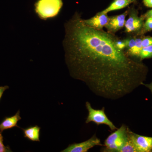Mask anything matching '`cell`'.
Listing matches in <instances>:
<instances>
[{
    "label": "cell",
    "mask_w": 152,
    "mask_h": 152,
    "mask_svg": "<svg viewBox=\"0 0 152 152\" xmlns=\"http://www.w3.org/2000/svg\"><path fill=\"white\" fill-rule=\"evenodd\" d=\"M64 27L63 45L71 76L84 82L95 95L118 100L146 80L148 67L119 49L114 34L87 26L77 12Z\"/></svg>",
    "instance_id": "obj_1"
},
{
    "label": "cell",
    "mask_w": 152,
    "mask_h": 152,
    "mask_svg": "<svg viewBox=\"0 0 152 152\" xmlns=\"http://www.w3.org/2000/svg\"><path fill=\"white\" fill-rule=\"evenodd\" d=\"M129 128L123 124L115 130L106 139L104 143L105 148L101 149L104 152H118L127 140L128 132Z\"/></svg>",
    "instance_id": "obj_2"
},
{
    "label": "cell",
    "mask_w": 152,
    "mask_h": 152,
    "mask_svg": "<svg viewBox=\"0 0 152 152\" xmlns=\"http://www.w3.org/2000/svg\"><path fill=\"white\" fill-rule=\"evenodd\" d=\"M62 6V0H39L35 4V11L40 18L47 19L57 15Z\"/></svg>",
    "instance_id": "obj_3"
},
{
    "label": "cell",
    "mask_w": 152,
    "mask_h": 152,
    "mask_svg": "<svg viewBox=\"0 0 152 152\" xmlns=\"http://www.w3.org/2000/svg\"><path fill=\"white\" fill-rule=\"evenodd\" d=\"M86 106L88 112V115L86 120V124L93 122L98 126L101 124L107 125L112 131H115L118 129L106 115L104 107L101 110H96L93 108L88 102H86Z\"/></svg>",
    "instance_id": "obj_4"
},
{
    "label": "cell",
    "mask_w": 152,
    "mask_h": 152,
    "mask_svg": "<svg viewBox=\"0 0 152 152\" xmlns=\"http://www.w3.org/2000/svg\"><path fill=\"white\" fill-rule=\"evenodd\" d=\"M128 136L134 145L138 152H152V137L140 135L128 130Z\"/></svg>",
    "instance_id": "obj_5"
},
{
    "label": "cell",
    "mask_w": 152,
    "mask_h": 152,
    "mask_svg": "<svg viewBox=\"0 0 152 152\" xmlns=\"http://www.w3.org/2000/svg\"><path fill=\"white\" fill-rule=\"evenodd\" d=\"M129 16L125 24V31L127 33H136L139 35L141 31L144 20L139 17L137 11L134 9L129 11Z\"/></svg>",
    "instance_id": "obj_6"
},
{
    "label": "cell",
    "mask_w": 152,
    "mask_h": 152,
    "mask_svg": "<svg viewBox=\"0 0 152 152\" xmlns=\"http://www.w3.org/2000/svg\"><path fill=\"white\" fill-rule=\"evenodd\" d=\"M100 140L98 138L96 134L85 142L79 143H74L70 145L61 152H87L96 146H103Z\"/></svg>",
    "instance_id": "obj_7"
},
{
    "label": "cell",
    "mask_w": 152,
    "mask_h": 152,
    "mask_svg": "<svg viewBox=\"0 0 152 152\" xmlns=\"http://www.w3.org/2000/svg\"><path fill=\"white\" fill-rule=\"evenodd\" d=\"M129 10H126L124 13L118 15L110 17L109 21L105 27L107 32L115 34L124 27L126 18L129 14Z\"/></svg>",
    "instance_id": "obj_8"
},
{
    "label": "cell",
    "mask_w": 152,
    "mask_h": 152,
    "mask_svg": "<svg viewBox=\"0 0 152 152\" xmlns=\"http://www.w3.org/2000/svg\"><path fill=\"white\" fill-rule=\"evenodd\" d=\"M109 19L110 17L107 15V14L102 13L99 12L91 18L87 20L83 19V21L91 27L102 30L107 24Z\"/></svg>",
    "instance_id": "obj_9"
},
{
    "label": "cell",
    "mask_w": 152,
    "mask_h": 152,
    "mask_svg": "<svg viewBox=\"0 0 152 152\" xmlns=\"http://www.w3.org/2000/svg\"><path fill=\"white\" fill-rule=\"evenodd\" d=\"M20 115V111H18L15 115L10 117H6L2 122L0 124V131L1 132L5 130L12 129L14 127H19L18 123L21 120Z\"/></svg>",
    "instance_id": "obj_10"
},
{
    "label": "cell",
    "mask_w": 152,
    "mask_h": 152,
    "mask_svg": "<svg viewBox=\"0 0 152 152\" xmlns=\"http://www.w3.org/2000/svg\"><path fill=\"white\" fill-rule=\"evenodd\" d=\"M41 128L38 126H33L23 129L24 137L33 142H40Z\"/></svg>",
    "instance_id": "obj_11"
},
{
    "label": "cell",
    "mask_w": 152,
    "mask_h": 152,
    "mask_svg": "<svg viewBox=\"0 0 152 152\" xmlns=\"http://www.w3.org/2000/svg\"><path fill=\"white\" fill-rule=\"evenodd\" d=\"M132 2L130 0H115L108 7L100 12L107 14L112 11L124 8Z\"/></svg>",
    "instance_id": "obj_12"
},
{
    "label": "cell",
    "mask_w": 152,
    "mask_h": 152,
    "mask_svg": "<svg viewBox=\"0 0 152 152\" xmlns=\"http://www.w3.org/2000/svg\"><path fill=\"white\" fill-rule=\"evenodd\" d=\"M136 36L135 44L134 46V48L130 51L127 53L129 56L132 58H139L140 53L142 49V39L143 36L137 35Z\"/></svg>",
    "instance_id": "obj_13"
},
{
    "label": "cell",
    "mask_w": 152,
    "mask_h": 152,
    "mask_svg": "<svg viewBox=\"0 0 152 152\" xmlns=\"http://www.w3.org/2000/svg\"><path fill=\"white\" fill-rule=\"evenodd\" d=\"M118 152H138V151L128 136L127 140Z\"/></svg>",
    "instance_id": "obj_14"
},
{
    "label": "cell",
    "mask_w": 152,
    "mask_h": 152,
    "mask_svg": "<svg viewBox=\"0 0 152 152\" xmlns=\"http://www.w3.org/2000/svg\"><path fill=\"white\" fill-rule=\"evenodd\" d=\"M151 58H152V45L143 48L139 56V61H142L145 59Z\"/></svg>",
    "instance_id": "obj_15"
},
{
    "label": "cell",
    "mask_w": 152,
    "mask_h": 152,
    "mask_svg": "<svg viewBox=\"0 0 152 152\" xmlns=\"http://www.w3.org/2000/svg\"><path fill=\"white\" fill-rule=\"evenodd\" d=\"M145 21L139 35L143 36L146 33L152 31V18H148Z\"/></svg>",
    "instance_id": "obj_16"
},
{
    "label": "cell",
    "mask_w": 152,
    "mask_h": 152,
    "mask_svg": "<svg viewBox=\"0 0 152 152\" xmlns=\"http://www.w3.org/2000/svg\"><path fill=\"white\" fill-rule=\"evenodd\" d=\"M135 38L136 36H134V37L127 38V39L124 40L125 44H126V48L127 50V51L126 52L127 53L130 51L134 48V46L135 44Z\"/></svg>",
    "instance_id": "obj_17"
},
{
    "label": "cell",
    "mask_w": 152,
    "mask_h": 152,
    "mask_svg": "<svg viewBox=\"0 0 152 152\" xmlns=\"http://www.w3.org/2000/svg\"><path fill=\"white\" fill-rule=\"evenodd\" d=\"M142 45V48L152 45V37H143Z\"/></svg>",
    "instance_id": "obj_18"
},
{
    "label": "cell",
    "mask_w": 152,
    "mask_h": 152,
    "mask_svg": "<svg viewBox=\"0 0 152 152\" xmlns=\"http://www.w3.org/2000/svg\"><path fill=\"white\" fill-rule=\"evenodd\" d=\"M1 132L0 131V152H11L9 147H6L4 144L3 137L1 134Z\"/></svg>",
    "instance_id": "obj_19"
},
{
    "label": "cell",
    "mask_w": 152,
    "mask_h": 152,
    "mask_svg": "<svg viewBox=\"0 0 152 152\" xmlns=\"http://www.w3.org/2000/svg\"><path fill=\"white\" fill-rule=\"evenodd\" d=\"M116 45L117 47L121 50H124L126 48V44H125L124 41L118 39H117L116 41Z\"/></svg>",
    "instance_id": "obj_20"
},
{
    "label": "cell",
    "mask_w": 152,
    "mask_h": 152,
    "mask_svg": "<svg viewBox=\"0 0 152 152\" xmlns=\"http://www.w3.org/2000/svg\"><path fill=\"white\" fill-rule=\"evenodd\" d=\"M140 17L144 21L146 19L148 18H152V9L150 10L147 11L145 13L142 15Z\"/></svg>",
    "instance_id": "obj_21"
},
{
    "label": "cell",
    "mask_w": 152,
    "mask_h": 152,
    "mask_svg": "<svg viewBox=\"0 0 152 152\" xmlns=\"http://www.w3.org/2000/svg\"><path fill=\"white\" fill-rule=\"evenodd\" d=\"M9 88V87L7 86L0 87V99H1L2 96L3 94H4L5 91L6 90H7Z\"/></svg>",
    "instance_id": "obj_22"
},
{
    "label": "cell",
    "mask_w": 152,
    "mask_h": 152,
    "mask_svg": "<svg viewBox=\"0 0 152 152\" xmlns=\"http://www.w3.org/2000/svg\"><path fill=\"white\" fill-rule=\"evenodd\" d=\"M143 2L146 7L152 8V0H143Z\"/></svg>",
    "instance_id": "obj_23"
},
{
    "label": "cell",
    "mask_w": 152,
    "mask_h": 152,
    "mask_svg": "<svg viewBox=\"0 0 152 152\" xmlns=\"http://www.w3.org/2000/svg\"><path fill=\"white\" fill-rule=\"evenodd\" d=\"M142 86H144L148 88L152 94V81L149 84H145V83H143Z\"/></svg>",
    "instance_id": "obj_24"
},
{
    "label": "cell",
    "mask_w": 152,
    "mask_h": 152,
    "mask_svg": "<svg viewBox=\"0 0 152 152\" xmlns=\"http://www.w3.org/2000/svg\"><path fill=\"white\" fill-rule=\"evenodd\" d=\"M130 1H132V2H134V1H135V0H130Z\"/></svg>",
    "instance_id": "obj_25"
},
{
    "label": "cell",
    "mask_w": 152,
    "mask_h": 152,
    "mask_svg": "<svg viewBox=\"0 0 152 152\" xmlns=\"http://www.w3.org/2000/svg\"></svg>",
    "instance_id": "obj_26"
}]
</instances>
